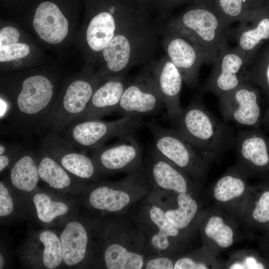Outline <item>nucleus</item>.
Masks as SVG:
<instances>
[{"instance_id":"473e14b6","label":"nucleus","mask_w":269,"mask_h":269,"mask_svg":"<svg viewBox=\"0 0 269 269\" xmlns=\"http://www.w3.org/2000/svg\"><path fill=\"white\" fill-rule=\"evenodd\" d=\"M238 220L243 227L246 229L252 222L255 223L269 222V190L263 192L255 201L247 197L241 210Z\"/></svg>"},{"instance_id":"b1692460","label":"nucleus","mask_w":269,"mask_h":269,"mask_svg":"<svg viewBox=\"0 0 269 269\" xmlns=\"http://www.w3.org/2000/svg\"><path fill=\"white\" fill-rule=\"evenodd\" d=\"M236 165L248 175L256 169L269 165V144L267 139L254 130L239 131L235 141Z\"/></svg>"},{"instance_id":"7c9ffc66","label":"nucleus","mask_w":269,"mask_h":269,"mask_svg":"<svg viewBox=\"0 0 269 269\" xmlns=\"http://www.w3.org/2000/svg\"><path fill=\"white\" fill-rule=\"evenodd\" d=\"M32 201L37 217L43 223L50 224L70 211V206L66 201L43 191L33 194Z\"/></svg>"},{"instance_id":"ea45409f","label":"nucleus","mask_w":269,"mask_h":269,"mask_svg":"<svg viewBox=\"0 0 269 269\" xmlns=\"http://www.w3.org/2000/svg\"><path fill=\"white\" fill-rule=\"evenodd\" d=\"M13 200L9 189L3 181L0 182V216L4 217L12 214L14 210Z\"/></svg>"},{"instance_id":"e433bc0d","label":"nucleus","mask_w":269,"mask_h":269,"mask_svg":"<svg viewBox=\"0 0 269 269\" xmlns=\"http://www.w3.org/2000/svg\"><path fill=\"white\" fill-rule=\"evenodd\" d=\"M200 0H144V2L150 10L152 9L159 14L161 17L169 16L171 11L181 5L192 4Z\"/></svg>"},{"instance_id":"9b49d317","label":"nucleus","mask_w":269,"mask_h":269,"mask_svg":"<svg viewBox=\"0 0 269 269\" xmlns=\"http://www.w3.org/2000/svg\"><path fill=\"white\" fill-rule=\"evenodd\" d=\"M143 124L142 117H124L113 121L89 120L74 123L58 134L76 148L92 151L113 138L134 135Z\"/></svg>"},{"instance_id":"a211bd4d","label":"nucleus","mask_w":269,"mask_h":269,"mask_svg":"<svg viewBox=\"0 0 269 269\" xmlns=\"http://www.w3.org/2000/svg\"><path fill=\"white\" fill-rule=\"evenodd\" d=\"M40 145L66 170L81 179L95 182L103 174L92 156L78 151L56 132L45 135Z\"/></svg>"},{"instance_id":"a19ab883","label":"nucleus","mask_w":269,"mask_h":269,"mask_svg":"<svg viewBox=\"0 0 269 269\" xmlns=\"http://www.w3.org/2000/svg\"><path fill=\"white\" fill-rule=\"evenodd\" d=\"M23 151L17 143L9 144L6 151L0 155V172L9 168Z\"/></svg>"},{"instance_id":"58836bf2","label":"nucleus","mask_w":269,"mask_h":269,"mask_svg":"<svg viewBox=\"0 0 269 269\" xmlns=\"http://www.w3.org/2000/svg\"><path fill=\"white\" fill-rule=\"evenodd\" d=\"M176 256L151 255L146 257L143 269H174Z\"/></svg>"},{"instance_id":"bb28decb","label":"nucleus","mask_w":269,"mask_h":269,"mask_svg":"<svg viewBox=\"0 0 269 269\" xmlns=\"http://www.w3.org/2000/svg\"><path fill=\"white\" fill-rule=\"evenodd\" d=\"M204 210L200 195L184 192L174 195L165 214L177 229L195 234Z\"/></svg>"},{"instance_id":"9d476101","label":"nucleus","mask_w":269,"mask_h":269,"mask_svg":"<svg viewBox=\"0 0 269 269\" xmlns=\"http://www.w3.org/2000/svg\"><path fill=\"white\" fill-rule=\"evenodd\" d=\"M102 80L88 73L70 79L64 86L45 118L42 127L59 133L84 113Z\"/></svg>"},{"instance_id":"72a5a7b5","label":"nucleus","mask_w":269,"mask_h":269,"mask_svg":"<svg viewBox=\"0 0 269 269\" xmlns=\"http://www.w3.org/2000/svg\"><path fill=\"white\" fill-rule=\"evenodd\" d=\"M38 240L43 245L41 262L47 269H55L63 263L60 237L54 232L45 230L38 235Z\"/></svg>"},{"instance_id":"c85d7f7f","label":"nucleus","mask_w":269,"mask_h":269,"mask_svg":"<svg viewBox=\"0 0 269 269\" xmlns=\"http://www.w3.org/2000/svg\"><path fill=\"white\" fill-rule=\"evenodd\" d=\"M9 168V181L14 188L26 193L36 189L40 178L35 152L23 150Z\"/></svg>"},{"instance_id":"a878e982","label":"nucleus","mask_w":269,"mask_h":269,"mask_svg":"<svg viewBox=\"0 0 269 269\" xmlns=\"http://www.w3.org/2000/svg\"><path fill=\"white\" fill-rule=\"evenodd\" d=\"M33 26L45 42L57 44L62 42L69 31V22L58 6L50 1L41 2L36 9Z\"/></svg>"},{"instance_id":"c9c22d12","label":"nucleus","mask_w":269,"mask_h":269,"mask_svg":"<svg viewBox=\"0 0 269 269\" xmlns=\"http://www.w3.org/2000/svg\"><path fill=\"white\" fill-rule=\"evenodd\" d=\"M245 81L251 84L258 83L264 85L269 90V59L266 63L256 64L250 62L245 69Z\"/></svg>"},{"instance_id":"dca6fc26","label":"nucleus","mask_w":269,"mask_h":269,"mask_svg":"<svg viewBox=\"0 0 269 269\" xmlns=\"http://www.w3.org/2000/svg\"><path fill=\"white\" fill-rule=\"evenodd\" d=\"M240 225L238 219L216 205L204 210L198 227L203 246L218 256L239 240Z\"/></svg>"},{"instance_id":"2eb2a0df","label":"nucleus","mask_w":269,"mask_h":269,"mask_svg":"<svg viewBox=\"0 0 269 269\" xmlns=\"http://www.w3.org/2000/svg\"><path fill=\"white\" fill-rule=\"evenodd\" d=\"M143 170L151 190L200 195L201 186L154 147L143 161Z\"/></svg>"},{"instance_id":"5701e85b","label":"nucleus","mask_w":269,"mask_h":269,"mask_svg":"<svg viewBox=\"0 0 269 269\" xmlns=\"http://www.w3.org/2000/svg\"><path fill=\"white\" fill-rule=\"evenodd\" d=\"M129 79L126 75L114 77L100 84L84 113L74 123L100 119L117 110Z\"/></svg>"},{"instance_id":"6e6552de","label":"nucleus","mask_w":269,"mask_h":269,"mask_svg":"<svg viewBox=\"0 0 269 269\" xmlns=\"http://www.w3.org/2000/svg\"><path fill=\"white\" fill-rule=\"evenodd\" d=\"M144 170L116 181H95L84 190V202L93 212L126 215L150 191Z\"/></svg>"},{"instance_id":"79ce46f5","label":"nucleus","mask_w":269,"mask_h":269,"mask_svg":"<svg viewBox=\"0 0 269 269\" xmlns=\"http://www.w3.org/2000/svg\"><path fill=\"white\" fill-rule=\"evenodd\" d=\"M20 37L18 30L12 26H6L0 30V47L18 43Z\"/></svg>"},{"instance_id":"39448f33","label":"nucleus","mask_w":269,"mask_h":269,"mask_svg":"<svg viewBox=\"0 0 269 269\" xmlns=\"http://www.w3.org/2000/svg\"><path fill=\"white\" fill-rule=\"evenodd\" d=\"M167 23L195 43L213 64L222 48L232 37V30L227 25L209 0H200L190 5Z\"/></svg>"},{"instance_id":"4468645a","label":"nucleus","mask_w":269,"mask_h":269,"mask_svg":"<svg viewBox=\"0 0 269 269\" xmlns=\"http://www.w3.org/2000/svg\"><path fill=\"white\" fill-rule=\"evenodd\" d=\"M164 106L151 73L146 65L128 80L116 112L122 117H136L157 113Z\"/></svg>"},{"instance_id":"1a4fd4ad","label":"nucleus","mask_w":269,"mask_h":269,"mask_svg":"<svg viewBox=\"0 0 269 269\" xmlns=\"http://www.w3.org/2000/svg\"><path fill=\"white\" fill-rule=\"evenodd\" d=\"M146 126L153 136L154 148L201 186L215 158L194 147L176 130L165 128L154 121Z\"/></svg>"},{"instance_id":"0eeeda50","label":"nucleus","mask_w":269,"mask_h":269,"mask_svg":"<svg viewBox=\"0 0 269 269\" xmlns=\"http://www.w3.org/2000/svg\"><path fill=\"white\" fill-rule=\"evenodd\" d=\"M113 216L103 222L101 266L108 269H143L148 255L131 218Z\"/></svg>"},{"instance_id":"c756f323","label":"nucleus","mask_w":269,"mask_h":269,"mask_svg":"<svg viewBox=\"0 0 269 269\" xmlns=\"http://www.w3.org/2000/svg\"><path fill=\"white\" fill-rule=\"evenodd\" d=\"M211 5L228 26L248 19L269 5V0H209Z\"/></svg>"},{"instance_id":"393cba45","label":"nucleus","mask_w":269,"mask_h":269,"mask_svg":"<svg viewBox=\"0 0 269 269\" xmlns=\"http://www.w3.org/2000/svg\"><path fill=\"white\" fill-rule=\"evenodd\" d=\"M269 5L259 10L248 19L239 22L232 30L237 46L245 55L246 65L263 41L269 38Z\"/></svg>"},{"instance_id":"f257e3e1","label":"nucleus","mask_w":269,"mask_h":269,"mask_svg":"<svg viewBox=\"0 0 269 269\" xmlns=\"http://www.w3.org/2000/svg\"><path fill=\"white\" fill-rule=\"evenodd\" d=\"M174 194L150 190L133 207L130 218L142 236L148 256H177L188 251L195 234L177 229L166 216Z\"/></svg>"},{"instance_id":"7ed1b4c3","label":"nucleus","mask_w":269,"mask_h":269,"mask_svg":"<svg viewBox=\"0 0 269 269\" xmlns=\"http://www.w3.org/2000/svg\"><path fill=\"white\" fill-rule=\"evenodd\" d=\"M15 82L7 83L6 94L0 95L8 108L5 119L21 132L42 127L54 102L53 79L42 73H35Z\"/></svg>"},{"instance_id":"f03ea898","label":"nucleus","mask_w":269,"mask_h":269,"mask_svg":"<svg viewBox=\"0 0 269 269\" xmlns=\"http://www.w3.org/2000/svg\"><path fill=\"white\" fill-rule=\"evenodd\" d=\"M163 25L150 17L115 36L99 57L102 65L97 74L102 81L126 75L132 68L151 62L159 45Z\"/></svg>"},{"instance_id":"cd10ccee","label":"nucleus","mask_w":269,"mask_h":269,"mask_svg":"<svg viewBox=\"0 0 269 269\" xmlns=\"http://www.w3.org/2000/svg\"><path fill=\"white\" fill-rule=\"evenodd\" d=\"M35 156L40 178L50 188L60 191L77 187L85 190L89 184L69 172L41 147L35 152Z\"/></svg>"},{"instance_id":"6ab92c4d","label":"nucleus","mask_w":269,"mask_h":269,"mask_svg":"<svg viewBox=\"0 0 269 269\" xmlns=\"http://www.w3.org/2000/svg\"><path fill=\"white\" fill-rule=\"evenodd\" d=\"M91 156L103 174L122 172L129 175L143 170L141 151L134 135L93 150Z\"/></svg>"},{"instance_id":"f8f14e48","label":"nucleus","mask_w":269,"mask_h":269,"mask_svg":"<svg viewBox=\"0 0 269 269\" xmlns=\"http://www.w3.org/2000/svg\"><path fill=\"white\" fill-rule=\"evenodd\" d=\"M103 227V222L98 219L69 221L59 237L64 265L74 267L89 262L101 265Z\"/></svg>"},{"instance_id":"2f4dec72","label":"nucleus","mask_w":269,"mask_h":269,"mask_svg":"<svg viewBox=\"0 0 269 269\" xmlns=\"http://www.w3.org/2000/svg\"><path fill=\"white\" fill-rule=\"evenodd\" d=\"M221 264L216 256L203 246L187 251L175 257L174 269H209L220 268Z\"/></svg>"},{"instance_id":"412c9836","label":"nucleus","mask_w":269,"mask_h":269,"mask_svg":"<svg viewBox=\"0 0 269 269\" xmlns=\"http://www.w3.org/2000/svg\"><path fill=\"white\" fill-rule=\"evenodd\" d=\"M247 174L237 165L230 168L210 188L216 205L238 219L251 188Z\"/></svg>"},{"instance_id":"4be33fe9","label":"nucleus","mask_w":269,"mask_h":269,"mask_svg":"<svg viewBox=\"0 0 269 269\" xmlns=\"http://www.w3.org/2000/svg\"><path fill=\"white\" fill-rule=\"evenodd\" d=\"M147 66L166 108L168 118L174 123L183 110L180 102L183 77L165 54Z\"/></svg>"},{"instance_id":"423d86ee","label":"nucleus","mask_w":269,"mask_h":269,"mask_svg":"<svg viewBox=\"0 0 269 269\" xmlns=\"http://www.w3.org/2000/svg\"><path fill=\"white\" fill-rule=\"evenodd\" d=\"M92 13L85 39L89 52L99 58L101 52L121 31L150 18L149 10L140 0H104Z\"/></svg>"},{"instance_id":"f704fd0d","label":"nucleus","mask_w":269,"mask_h":269,"mask_svg":"<svg viewBox=\"0 0 269 269\" xmlns=\"http://www.w3.org/2000/svg\"><path fill=\"white\" fill-rule=\"evenodd\" d=\"M229 269H263L264 265L247 251H239L231 256L224 266Z\"/></svg>"},{"instance_id":"ddd939ff","label":"nucleus","mask_w":269,"mask_h":269,"mask_svg":"<svg viewBox=\"0 0 269 269\" xmlns=\"http://www.w3.org/2000/svg\"><path fill=\"white\" fill-rule=\"evenodd\" d=\"M161 42L165 55L180 72L184 82L191 88L198 83L201 67L209 61L200 48L191 40L166 22Z\"/></svg>"},{"instance_id":"4c0bfd02","label":"nucleus","mask_w":269,"mask_h":269,"mask_svg":"<svg viewBox=\"0 0 269 269\" xmlns=\"http://www.w3.org/2000/svg\"><path fill=\"white\" fill-rule=\"evenodd\" d=\"M29 46L24 43H16L0 47V61H11L27 56L30 53Z\"/></svg>"},{"instance_id":"f3484780","label":"nucleus","mask_w":269,"mask_h":269,"mask_svg":"<svg viewBox=\"0 0 269 269\" xmlns=\"http://www.w3.org/2000/svg\"><path fill=\"white\" fill-rule=\"evenodd\" d=\"M246 65L245 55L237 46L231 48L226 45L213 63L202 91L211 92L219 98L232 91L245 81Z\"/></svg>"},{"instance_id":"20e7f679","label":"nucleus","mask_w":269,"mask_h":269,"mask_svg":"<svg viewBox=\"0 0 269 269\" xmlns=\"http://www.w3.org/2000/svg\"><path fill=\"white\" fill-rule=\"evenodd\" d=\"M174 124L190 143L215 158L235 144L234 131L206 108L201 96L196 97L183 109Z\"/></svg>"},{"instance_id":"aec40b11","label":"nucleus","mask_w":269,"mask_h":269,"mask_svg":"<svg viewBox=\"0 0 269 269\" xmlns=\"http://www.w3.org/2000/svg\"><path fill=\"white\" fill-rule=\"evenodd\" d=\"M220 109L224 120L245 127H256L261 110L257 90L247 81L219 97Z\"/></svg>"},{"instance_id":"37998d69","label":"nucleus","mask_w":269,"mask_h":269,"mask_svg":"<svg viewBox=\"0 0 269 269\" xmlns=\"http://www.w3.org/2000/svg\"><path fill=\"white\" fill-rule=\"evenodd\" d=\"M5 261L2 255L0 254V269H2L4 267Z\"/></svg>"}]
</instances>
